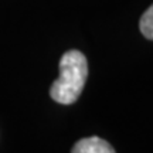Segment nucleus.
Masks as SVG:
<instances>
[{"instance_id": "f257e3e1", "label": "nucleus", "mask_w": 153, "mask_h": 153, "mask_svg": "<svg viewBox=\"0 0 153 153\" xmlns=\"http://www.w3.org/2000/svg\"><path fill=\"white\" fill-rule=\"evenodd\" d=\"M88 76V62L81 51L70 50L60 60V76L53 82L50 95L62 105L74 104L81 95Z\"/></svg>"}, {"instance_id": "f03ea898", "label": "nucleus", "mask_w": 153, "mask_h": 153, "mask_svg": "<svg viewBox=\"0 0 153 153\" xmlns=\"http://www.w3.org/2000/svg\"><path fill=\"white\" fill-rule=\"evenodd\" d=\"M71 153H115V149L104 139L91 136L78 140Z\"/></svg>"}, {"instance_id": "7ed1b4c3", "label": "nucleus", "mask_w": 153, "mask_h": 153, "mask_svg": "<svg viewBox=\"0 0 153 153\" xmlns=\"http://www.w3.org/2000/svg\"><path fill=\"white\" fill-rule=\"evenodd\" d=\"M140 31L148 40H153V4L145 11L139 23Z\"/></svg>"}]
</instances>
